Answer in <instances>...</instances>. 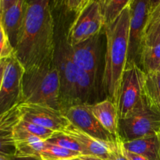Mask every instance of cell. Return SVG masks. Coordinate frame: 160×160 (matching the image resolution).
<instances>
[{
    "label": "cell",
    "instance_id": "obj_1",
    "mask_svg": "<svg viewBox=\"0 0 160 160\" xmlns=\"http://www.w3.org/2000/svg\"><path fill=\"white\" fill-rule=\"evenodd\" d=\"M50 0H26L23 26L14 54L24 69L54 61L56 44Z\"/></svg>",
    "mask_w": 160,
    "mask_h": 160
},
{
    "label": "cell",
    "instance_id": "obj_2",
    "mask_svg": "<svg viewBox=\"0 0 160 160\" xmlns=\"http://www.w3.org/2000/svg\"><path fill=\"white\" fill-rule=\"evenodd\" d=\"M104 31L106 38V52L102 83L108 98L117 104L122 77L128 60L129 6L112 23L105 25Z\"/></svg>",
    "mask_w": 160,
    "mask_h": 160
},
{
    "label": "cell",
    "instance_id": "obj_3",
    "mask_svg": "<svg viewBox=\"0 0 160 160\" xmlns=\"http://www.w3.org/2000/svg\"><path fill=\"white\" fill-rule=\"evenodd\" d=\"M54 61L59 75L61 112L71 106L88 103L96 81L73 62L67 50V42L56 48Z\"/></svg>",
    "mask_w": 160,
    "mask_h": 160
},
{
    "label": "cell",
    "instance_id": "obj_4",
    "mask_svg": "<svg viewBox=\"0 0 160 160\" xmlns=\"http://www.w3.org/2000/svg\"><path fill=\"white\" fill-rule=\"evenodd\" d=\"M59 75L55 61L26 69L23 76L22 103L38 104L60 110Z\"/></svg>",
    "mask_w": 160,
    "mask_h": 160
},
{
    "label": "cell",
    "instance_id": "obj_5",
    "mask_svg": "<svg viewBox=\"0 0 160 160\" xmlns=\"http://www.w3.org/2000/svg\"><path fill=\"white\" fill-rule=\"evenodd\" d=\"M146 73L137 63H128L123 73L117 106L119 119H127L148 106L145 95Z\"/></svg>",
    "mask_w": 160,
    "mask_h": 160
},
{
    "label": "cell",
    "instance_id": "obj_6",
    "mask_svg": "<svg viewBox=\"0 0 160 160\" xmlns=\"http://www.w3.org/2000/svg\"><path fill=\"white\" fill-rule=\"evenodd\" d=\"M104 18L101 5L98 0H93L77 14L67 37V43L70 46L78 45L100 34L104 28Z\"/></svg>",
    "mask_w": 160,
    "mask_h": 160
},
{
    "label": "cell",
    "instance_id": "obj_7",
    "mask_svg": "<svg viewBox=\"0 0 160 160\" xmlns=\"http://www.w3.org/2000/svg\"><path fill=\"white\" fill-rule=\"evenodd\" d=\"M24 70L14 52L7 57L0 88V114L21 104Z\"/></svg>",
    "mask_w": 160,
    "mask_h": 160
},
{
    "label": "cell",
    "instance_id": "obj_8",
    "mask_svg": "<svg viewBox=\"0 0 160 160\" xmlns=\"http://www.w3.org/2000/svg\"><path fill=\"white\" fill-rule=\"evenodd\" d=\"M160 135V113L148 106L133 117L119 120L118 135L123 142Z\"/></svg>",
    "mask_w": 160,
    "mask_h": 160
},
{
    "label": "cell",
    "instance_id": "obj_9",
    "mask_svg": "<svg viewBox=\"0 0 160 160\" xmlns=\"http://www.w3.org/2000/svg\"><path fill=\"white\" fill-rule=\"evenodd\" d=\"M129 9L130 38L128 64L137 63L139 65L145 29L151 13L150 0H132L129 5Z\"/></svg>",
    "mask_w": 160,
    "mask_h": 160
},
{
    "label": "cell",
    "instance_id": "obj_10",
    "mask_svg": "<svg viewBox=\"0 0 160 160\" xmlns=\"http://www.w3.org/2000/svg\"><path fill=\"white\" fill-rule=\"evenodd\" d=\"M89 103L77 105L62 111L66 118L72 125L92 136L97 140L111 143L117 137L106 131L93 115Z\"/></svg>",
    "mask_w": 160,
    "mask_h": 160
},
{
    "label": "cell",
    "instance_id": "obj_11",
    "mask_svg": "<svg viewBox=\"0 0 160 160\" xmlns=\"http://www.w3.org/2000/svg\"><path fill=\"white\" fill-rule=\"evenodd\" d=\"M21 119L39 125L54 132H62L70 123L59 109L38 104L19 105Z\"/></svg>",
    "mask_w": 160,
    "mask_h": 160
},
{
    "label": "cell",
    "instance_id": "obj_12",
    "mask_svg": "<svg viewBox=\"0 0 160 160\" xmlns=\"http://www.w3.org/2000/svg\"><path fill=\"white\" fill-rule=\"evenodd\" d=\"M67 45L73 62L96 81L101 49L100 34L73 46H70L67 43Z\"/></svg>",
    "mask_w": 160,
    "mask_h": 160
},
{
    "label": "cell",
    "instance_id": "obj_13",
    "mask_svg": "<svg viewBox=\"0 0 160 160\" xmlns=\"http://www.w3.org/2000/svg\"><path fill=\"white\" fill-rule=\"evenodd\" d=\"M20 120L21 113L19 105L0 114V155L2 156L7 158L15 156L14 129Z\"/></svg>",
    "mask_w": 160,
    "mask_h": 160
},
{
    "label": "cell",
    "instance_id": "obj_14",
    "mask_svg": "<svg viewBox=\"0 0 160 160\" xmlns=\"http://www.w3.org/2000/svg\"><path fill=\"white\" fill-rule=\"evenodd\" d=\"M25 1L17 0L2 13L1 20L11 46L15 49L23 26L25 14Z\"/></svg>",
    "mask_w": 160,
    "mask_h": 160
},
{
    "label": "cell",
    "instance_id": "obj_15",
    "mask_svg": "<svg viewBox=\"0 0 160 160\" xmlns=\"http://www.w3.org/2000/svg\"><path fill=\"white\" fill-rule=\"evenodd\" d=\"M62 132L78 142V143L82 148L83 156H95L101 159H109L110 143L94 138L93 137L83 132L82 131L77 128L71 123Z\"/></svg>",
    "mask_w": 160,
    "mask_h": 160
},
{
    "label": "cell",
    "instance_id": "obj_16",
    "mask_svg": "<svg viewBox=\"0 0 160 160\" xmlns=\"http://www.w3.org/2000/svg\"><path fill=\"white\" fill-rule=\"evenodd\" d=\"M91 109L102 126L111 134L118 137L119 116L117 106L109 98L91 105Z\"/></svg>",
    "mask_w": 160,
    "mask_h": 160
},
{
    "label": "cell",
    "instance_id": "obj_17",
    "mask_svg": "<svg viewBox=\"0 0 160 160\" xmlns=\"http://www.w3.org/2000/svg\"><path fill=\"white\" fill-rule=\"evenodd\" d=\"M14 141L16 145L15 156L20 157H40L45 145V141L30 134L20 127H15Z\"/></svg>",
    "mask_w": 160,
    "mask_h": 160
},
{
    "label": "cell",
    "instance_id": "obj_18",
    "mask_svg": "<svg viewBox=\"0 0 160 160\" xmlns=\"http://www.w3.org/2000/svg\"><path fill=\"white\" fill-rule=\"evenodd\" d=\"M123 145L127 151L140 155L148 160H159L160 159L159 134L123 142Z\"/></svg>",
    "mask_w": 160,
    "mask_h": 160
},
{
    "label": "cell",
    "instance_id": "obj_19",
    "mask_svg": "<svg viewBox=\"0 0 160 160\" xmlns=\"http://www.w3.org/2000/svg\"><path fill=\"white\" fill-rule=\"evenodd\" d=\"M139 63L145 73L157 72L160 67V42L142 45Z\"/></svg>",
    "mask_w": 160,
    "mask_h": 160
},
{
    "label": "cell",
    "instance_id": "obj_20",
    "mask_svg": "<svg viewBox=\"0 0 160 160\" xmlns=\"http://www.w3.org/2000/svg\"><path fill=\"white\" fill-rule=\"evenodd\" d=\"M145 95L148 106L160 113V73H146Z\"/></svg>",
    "mask_w": 160,
    "mask_h": 160
},
{
    "label": "cell",
    "instance_id": "obj_21",
    "mask_svg": "<svg viewBox=\"0 0 160 160\" xmlns=\"http://www.w3.org/2000/svg\"><path fill=\"white\" fill-rule=\"evenodd\" d=\"M81 156L78 152L72 151L58 145H52L45 141V145L41 152V158L43 160H60L72 159Z\"/></svg>",
    "mask_w": 160,
    "mask_h": 160
},
{
    "label": "cell",
    "instance_id": "obj_22",
    "mask_svg": "<svg viewBox=\"0 0 160 160\" xmlns=\"http://www.w3.org/2000/svg\"><path fill=\"white\" fill-rule=\"evenodd\" d=\"M132 0H107L102 8L105 25L112 23Z\"/></svg>",
    "mask_w": 160,
    "mask_h": 160
},
{
    "label": "cell",
    "instance_id": "obj_23",
    "mask_svg": "<svg viewBox=\"0 0 160 160\" xmlns=\"http://www.w3.org/2000/svg\"><path fill=\"white\" fill-rule=\"evenodd\" d=\"M46 142L50 144H52V145H56L58 146L62 147V148H67V149L72 150V151L78 152L81 155L83 154L82 148L78 143V142L62 132H54V134Z\"/></svg>",
    "mask_w": 160,
    "mask_h": 160
},
{
    "label": "cell",
    "instance_id": "obj_24",
    "mask_svg": "<svg viewBox=\"0 0 160 160\" xmlns=\"http://www.w3.org/2000/svg\"><path fill=\"white\" fill-rule=\"evenodd\" d=\"M17 126L43 141H47L54 134V131H51V130L47 129L43 127L39 126V125L34 124V123H30V122L23 120L22 119L17 123Z\"/></svg>",
    "mask_w": 160,
    "mask_h": 160
},
{
    "label": "cell",
    "instance_id": "obj_25",
    "mask_svg": "<svg viewBox=\"0 0 160 160\" xmlns=\"http://www.w3.org/2000/svg\"><path fill=\"white\" fill-rule=\"evenodd\" d=\"M123 141L120 137L109 145V156L108 160H128L124 154Z\"/></svg>",
    "mask_w": 160,
    "mask_h": 160
},
{
    "label": "cell",
    "instance_id": "obj_26",
    "mask_svg": "<svg viewBox=\"0 0 160 160\" xmlns=\"http://www.w3.org/2000/svg\"><path fill=\"white\" fill-rule=\"evenodd\" d=\"M12 52H14V50L8 40V38L2 24L1 17H0V59L8 57Z\"/></svg>",
    "mask_w": 160,
    "mask_h": 160
},
{
    "label": "cell",
    "instance_id": "obj_27",
    "mask_svg": "<svg viewBox=\"0 0 160 160\" xmlns=\"http://www.w3.org/2000/svg\"><path fill=\"white\" fill-rule=\"evenodd\" d=\"M158 42H160V23L145 34L143 44L151 45Z\"/></svg>",
    "mask_w": 160,
    "mask_h": 160
},
{
    "label": "cell",
    "instance_id": "obj_28",
    "mask_svg": "<svg viewBox=\"0 0 160 160\" xmlns=\"http://www.w3.org/2000/svg\"><path fill=\"white\" fill-rule=\"evenodd\" d=\"M160 23V3L156 6V9L152 10L150 13L149 17H148V23H147L146 29H145V34L152 29L153 28L159 24Z\"/></svg>",
    "mask_w": 160,
    "mask_h": 160
},
{
    "label": "cell",
    "instance_id": "obj_29",
    "mask_svg": "<svg viewBox=\"0 0 160 160\" xmlns=\"http://www.w3.org/2000/svg\"><path fill=\"white\" fill-rule=\"evenodd\" d=\"M84 0H67V6L69 10L75 12L77 14L81 10Z\"/></svg>",
    "mask_w": 160,
    "mask_h": 160
},
{
    "label": "cell",
    "instance_id": "obj_30",
    "mask_svg": "<svg viewBox=\"0 0 160 160\" xmlns=\"http://www.w3.org/2000/svg\"><path fill=\"white\" fill-rule=\"evenodd\" d=\"M123 152H124L125 156H126V157L128 158V160H148L146 158L140 156V155H138V154H135V153H133V152H131L127 151L125 148L124 150H123Z\"/></svg>",
    "mask_w": 160,
    "mask_h": 160
},
{
    "label": "cell",
    "instance_id": "obj_31",
    "mask_svg": "<svg viewBox=\"0 0 160 160\" xmlns=\"http://www.w3.org/2000/svg\"><path fill=\"white\" fill-rule=\"evenodd\" d=\"M8 57H9V56H8ZM6 60H7V57L0 59V88H1L3 74H4V70H5V67H6Z\"/></svg>",
    "mask_w": 160,
    "mask_h": 160
},
{
    "label": "cell",
    "instance_id": "obj_32",
    "mask_svg": "<svg viewBox=\"0 0 160 160\" xmlns=\"http://www.w3.org/2000/svg\"><path fill=\"white\" fill-rule=\"evenodd\" d=\"M17 1V0H2V13L4 11H6L7 9H9V8L12 5H13Z\"/></svg>",
    "mask_w": 160,
    "mask_h": 160
},
{
    "label": "cell",
    "instance_id": "obj_33",
    "mask_svg": "<svg viewBox=\"0 0 160 160\" xmlns=\"http://www.w3.org/2000/svg\"><path fill=\"white\" fill-rule=\"evenodd\" d=\"M9 160H43L40 157H32V156H27V157H20V156H12L9 158Z\"/></svg>",
    "mask_w": 160,
    "mask_h": 160
},
{
    "label": "cell",
    "instance_id": "obj_34",
    "mask_svg": "<svg viewBox=\"0 0 160 160\" xmlns=\"http://www.w3.org/2000/svg\"><path fill=\"white\" fill-rule=\"evenodd\" d=\"M74 160H108V159H101V158L95 157V156H78V157L74 158Z\"/></svg>",
    "mask_w": 160,
    "mask_h": 160
},
{
    "label": "cell",
    "instance_id": "obj_35",
    "mask_svg": "<svg viewBox=\"0 0 160 160\" xmlns=\"http://www.w3.org/2000/svg\"><path fill=\"white\" fill-rule=\"evenodd\" d=\"M160 3V0H150V6H151V12L154 10Z\"/></svg>",
    "mask_w": 160,
    "mask_h": 160
},
{
    "label": "cell",
    "instance_id": "obj_36",
    "mask_svg": "<svg viewBox=\"0 0 160 160\" xmlns=\"http://www.w3.org/2000/svg\"><path fill=\"white\" fill-rule=\"evenodd\" d=\"M92 1H93V0H84V2H83V6H82V8H81V10H82L84 7H86V6H87ZM81 11H80V12H81Z\"/></svg>",
    "mask_w": 160,
    "mask_h": 160
},
{
    "label": "cell",
    "instance_id": "obj_37",
    "mask_svg": "<svg viewBox=\"0 0 160 160\" xmlns=\"http://www.w3.org/2000/svg\"><path fill=\"white\" fill-rule=\"evenodd\" d=\"M98 2L100 3V5H101V6H102L103 5L106 3V2L107 1V0H98Z\"/></svg>",
    "mask_w": 160,
    "mask_h": 160
},
{
    "label": "cell",
    "instance_id": "obj_38",
    "mask_svg": "<svg viewBox=\"0 0 160 160\" xmlns=\"http://www.w3.org/2000/svg\"><path fill=\"white\" fill-rule=\"evenodd\" d=\"M0 160H9V158H7V157H6V156L0 155Z\"/></svg>",
    "mask_w": 160,
    "mask_h": 160
},
{
    "label": "cell",
    "instance_id": "obj_39",
    "mask_svg": "<svg viewBox=\"0 0 160 160\" xmlns=\"http://www.w3.org/2000/svg\"><path fill=\"white\" fill-rule=\"evenodd\" d=\"M1 2L2 0H0V17L2 16V6H1Z\"/></svg>",
    "mask_w": 160,
    "mask_h": 160
},
{
    "label": "cell",
    "instance_id": "obj_40",
    "mask_svg": "<svg viewBox=\"0 0 160 160\" xmlns=\"http://www.w3.org/2000/svg\"><path fill=\"white\" fill-rule=\"evenodd\" d=\"M60 160H74V158H72V159H60Z\"/></svg>",
    "mask_w": 160,
    "mask_h": 160
},
{
    "label": "cell",
    "instance_id": "obj_41",
    "mask_svg": "<svg viewBox=\"0 0 160 160\" xmlns=\"http://www.w3.org/2000/svg\"><path fill=\"white\" fill-rule=\"evenodd\" d=\"M54 1H55V2L58 3V2H59V1H60V0H54Z\"/></svg>",
    "mask_w": 160,
    "mask_h": 160
},
{
    "label": "cell",
    "instance_id": "obj_42",
    "mask_svg": "<svg viewBox=\"0 0 160 160\" xmlns=\"http://www.w3.org/2000/svg\"><path fill=\"white\" fill-rule=\"evenodd\" d=\"M157 72L158 73H160V67H159V69H158V70H157Z\"/></svg>",
    "mask_w": 160,
    "mask_h": 160
},
{
    "label": "cell",
    "instance_id": "obj_43",
    "mask_svg": "<svg viewBox=\"0 0 160 160\" xmlns=\"http://www.w3.org/2000/svg\"><path fill=\"white\" fill-rule=\"evenodd\" d=\"M159 160H160V159H159Z\"/></svg>",
    "mask_w": 160,
    "mask_h": 160
}]
</instances>
